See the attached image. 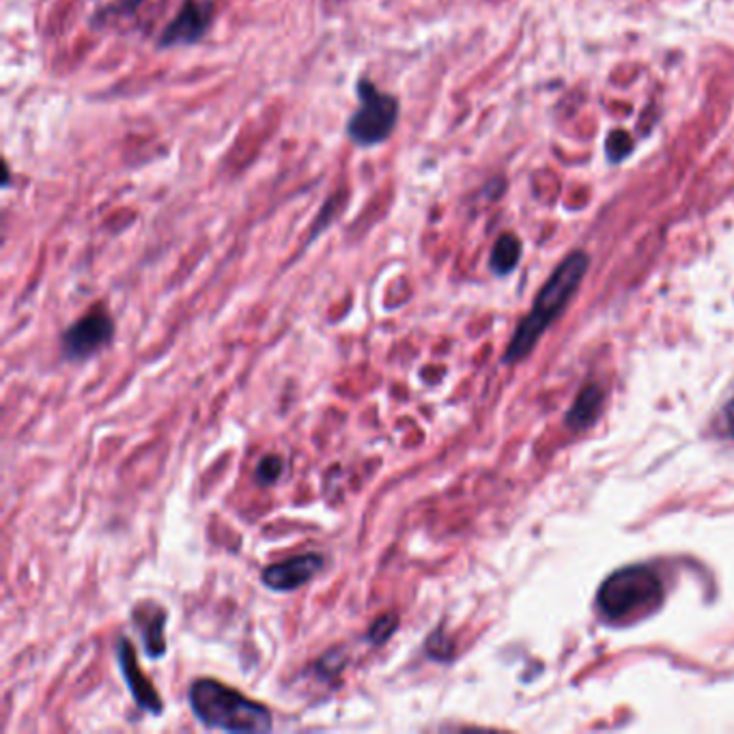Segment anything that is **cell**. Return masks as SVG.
<instances>
[{
    "label": "cell",
    "mask_w": 734,
    "mask_h": 734,
    "mask_svg": "<svg viewBox=\"0 0 734 734\" xmlns=\"http://www.w3.org/2000/svg\"><path fill=\"white\" fill-rule=\"evenodd\" d=\"M187 700L194 718L211 731L270 733L274 726L272 715L264 705L213 678L194 681Z\"/></svg>",
    "instance_id": "cell-1"
},
{
    "label": "cell",
    "mask_w": 734,
    "mask_h": 734,
    "mask_svg": "<svg viewBox=\"0 0 734 734\" xmlns=\"http://www.w3.org/2000/svg\"><path fill=\"white\" fill-rule=\"evenodd\" d=\"M588 264L590 259L586 253H573L558 266V270L551 274L541 293L537 295L530 315L519 323L504 354V363H519L535 350L541 334L550 328L555 317L568 304V299L575 295L577 286L586 276Z\"/></svg>",
    "instance_id": "cell-2"
},
{
    "label": "cell",
    "mask_w": 734,
    "mask_h": 734,
    "mask_svg": "<svg viewBox=\"0 0 734 734\" xmlns=\"http://www.w3.org/2000/svg\"><path fill=\"white\" fill-rule=\"evenodd\" d=\"M663 586L648 566H627L612 573L599 588L597 605L608 621L632 623L659 610Z\"/></svg>",
    "instance_id": "cell-3"
},
{
    "label": "cell",
    "mask_w": 734,
    "mask_h": 734,
    "mask_svg": "<svg viewBox=\"0 0 734 734\" xmlns=\"http://www.w3.org/2000/svg\"><path fill=\"white\" fill-rule=\"evenodd\" d=\"M358 108L350 117L347 136L356 147H375L386 143L399 123L401 101L392 93L381 91L367 76L356 83Z\"/></svg>",
    "instance_id": "cell-4"
},
{
    "label": "cell",
    "mask_w": 734,
    "mask_h": 734,
    "mask_svg": "<svg viewBox=\"0 0 734 734\" xmlns=\"http://www.w3.org/2000/svg\"><path fill=\"white\" fill-rule=\"evenodd\" d=\"M216 0H184L158 39L160 50L185 48L205 39L216 22Z\"/></svg>",
    "instance_id": "cell-5"
},
{
    "label": "cell",
    "mask_w": 734,
    "mask_h": 734,
    "mask_svg": "<svg viewBox=\"0 0 734 734\" xmlns=\"http://www.w3.org/2000/svg\"><path fill=\"white\" fill-rule=\"evenodd\" d=\"M114 337V323L103 306L93 308L81 321L63 332L61 352L72 363H83L101 352Z\"/></svg>",
    "instance_id": "cell-6"
},
{
    "label": "cell",
    "mask_w": 734,
    "mask_h": 734,
    "mask_svg": "<svg viewBox=\"0 0 734 734\" xmlns=\"http://www.w3.org/2000/svg\"><path fill=\"white\" fill-rule=\"evenodd\" d=\"M326 566V558L323 553L310 551V553H302L295 558H289L284 562H276L270 564L261 579L264 584L276 590V592H293L297 588H302L304 584H308L310 579H315Z\"/></svg>",
    "instance_id": "cell-7"
},
{
    "label": "cell",
    "mask_w": 734,
    "mask_h": 734,
    "mask_svg": "<svg viewBox=\"0 0 734 734\" xmlns=\"http://www.w3.org/2000/svg\"><path fill=\"white\" fill-rule=\"evenodd\" d=\"M119 668H121V674H123V681H125L127 689L134 696V702L143 711H147L151 715H160L162 713L160 694L154 689V685L149 683V678L138 668L134 648H132V644L127 643L125 638L119 640Z\"/></svg>",
    "instance_id": "cell-8"
},
{
    "label": "cell",
    "mask_w": 734,
    "mask_h": 734,
    "mask_svg": "<svg viewBox=\"0 0 734 734\" xmlns=\"http://www.w3.org/2000/svg\"><path fill=\"white\" fill-rule=\"evenodd\" d=\"M134 625L140 629V638H143V646L145 652L156 659L162 657L167 652V638H164V625H167V612L154 603V601H145L138 603L134 608L132 614Z\"/></svg>",
    "instance_id": "cell-9"
},
{
    "label": "cell",
    "mask_w": 734,
    "mask_h": 734,
    "mask_svg": "<svg viewBox=\"0 0 734 734\" xmlns=\"http://www.w3.org/2000/svg\"><path fill=\"white\" fill-rule=\"evenodd\" d=\"M601 407H603V392L599 386H586L579 396L575 399L568 416H566V423L568 427L573 429H586L590 427L599 414H601Z\"/></svg>",
    "instance_id": "cell-10"
},
{
    "label": "cell",
    "mask_w": 734,
    "mask_h": 734,
    "mask_svg": "<svg viewBox=\"0 0 734 734\" xmlns=\"http://www.w3.org/2000/svg\"><path fill=\"white\" fill-rule=\"evenodd\" d=\"M519 257H522V242L515 235L506 233L496 242L491 250V270L498 276H506L515 270Z\"/></svg>",
    "instance_id": "cell-11"
},
{
    "label": "cell",
    "mask_w": 734,
    "mask_h": 734,
    "mask_svg": "<svg viewBox=\"0 0 734 734\" xmlns=\"http://www.w3.org/2000/svg\"><path fill=\"white\" fill-rule=\"evenodd\" d=\"M399 614H383V616H379L370 627H368L367 632V643L372 644V646H381V644L388 643L392 636H394V632L399 629Z\"/></svg>",
    "instance_id": "cell-12"
},
{
    "label": "cell",
    "mask_w": 734,
    "mask_h": 734,
    "mask_svg": "<svg viewBox=\"0 0 734 734\" xmlns=\"http://www.w3.org/2000/svg\"><path fill=\"white\" fill-rule=\"evenodd\" d=\"M284 472V461L278 455H266L257 465V480L264 487L276 485Z\"/></svg>",
    "instance_id": "cell-13"
},
{
    "label": "cell",
    "mask_w": 734,
    "mask_h": 734,
    "mask_svg": "<svg viewBox=\"0 0 734 734\" xmlns=\"http://www.w3.org/2000/svg\"><path fill=\"white\" fill-rule=\"evenodd\" d=\"M634 149V143H632V136L623 130H616L608 136V143H605V151H608V158L612 162H621L625 156H629V151Z\"/></svg>",
    "instance_id": "cell-14"
},
{
    "label": "cell",
    "mask_w": 734,
    "mask_h": 734,
    "mask_svg": "<svg viewBox=\"0 0 734 734\" xmlns=\"http://www.w3.org/2000/svg\"><path fill=\"white\" fill-rule=\"evenodd\" d=\"M343 668H345V650H341V648L326 652V655L315 663V672H317L321 678H332V676H337Z\"/></svg>",
    "instance_id": "cell-15"
},
{
    "label": "cell",
    "mask_w": 734,
    "mask_h": 734,
    "mask_svg": "<svg viewBox=\"0 0 734 734\" xmlns=\"http://www.w3.org/2000/svg\"><path fill=\"white\" fill-rule=\"evenodd\" d=\"M140 4H143V0H119L117 4L101 9V11L95 15V20H99V17H110V15H125V13H134V11L140 7Z\"/></svg>",
    "instance_id": "cell-16"
}]
</instances>
